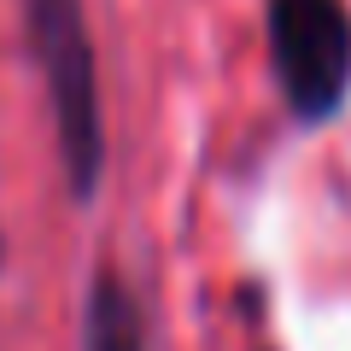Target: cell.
<instances>
[{"mask_svg":"<svg viewBox=\"0 0 351 351\" xmlns=\"http://www.w3.org/2000/svg\"><path fill=\"white\" fill-rule=\"evenodd\" d=\"M24 12H29V47H36L41 82L53 100V123H59V158L71 176V193L94 199L106 170V117L82 0H24Z\"/></svg>","mask_w":351,"mask_h":351,"instance_id":"1","label":"cell"},{"mask_svg":"<svg viewBox=\"0 0 351 351\" xmlns=\"http://www.w3.org/2000/svg\"><path fill=\"white\" fill-rule=\"evenodd\" d=\"M269 53L299 123H328L351 94L346 0H269Z\"/></svg>","mask_w":351,"mask_h":351,"instance_id":"2","label":"cell"},{"mask_svg":"<svg viewBox=\"0 0 351 351\" xmlns=\"http://www.w3.org/2000/svg\"><path fill=\"white\" fill-rule=\"evenodd\" d=\"M88 351H147V322H141L135 293L123 287L117 269L94 276V299H88Z\"/></svg>","mask_w":351,"mask_h":351,"instance_id":"3","label":"cell"}]
</instances>
